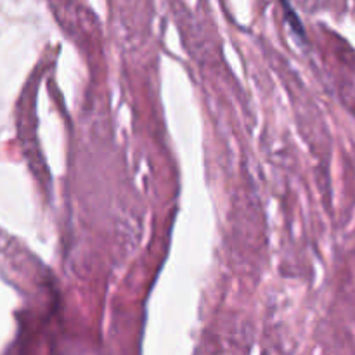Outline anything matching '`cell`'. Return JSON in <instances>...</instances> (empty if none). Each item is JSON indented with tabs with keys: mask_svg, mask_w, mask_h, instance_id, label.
I'll return each mask as SVG.
<instances>
[{
	"mask_svg": "<svg viewBox=\"0 0 355 355\" xmlns=\"http://www.w3.org/2000/svg\"><path fill=\"white\" fill-rule=\"evenodd\" d=\"M284 9H286V17H288V21H290V24H291V28H293L295 31H297L298 35H300V37H305V31H304V26H302V23H300V19H298L297 16H295V10L291 9L290 6H286V3H284Z\"/></svg>",
	"mask_w": 355,
	"mask_h": 355,
	"instance_id": "obj_1",
	"label": "cell"
}]
</instances>
